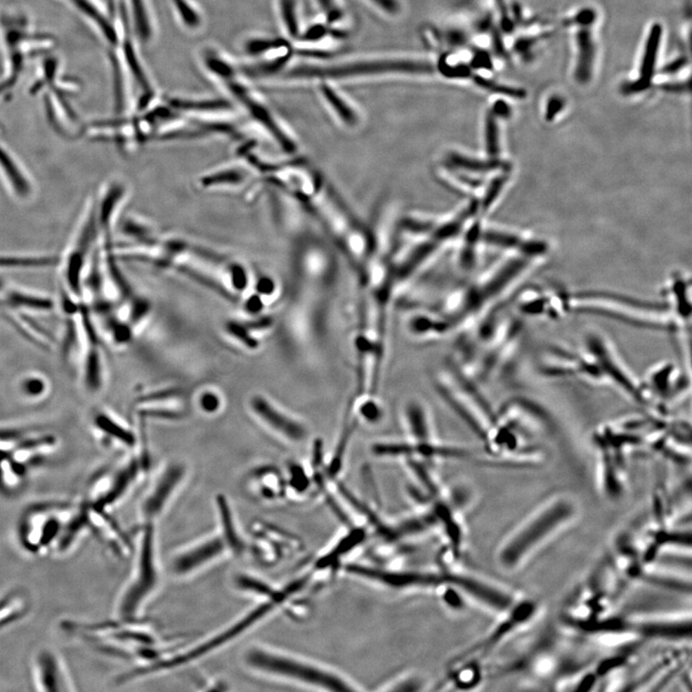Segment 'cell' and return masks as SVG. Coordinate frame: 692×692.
Returning <instances> with one entry per match:
<instances>
[{
    "instance_id": "b9f144b4",
    "label": "cell",
    "mask_w": 692,
    "mask_h": 692,
    "mask_svg": "<svg viewBox=\"0 0 692 692\" xmlns=\"http://www.w3.org/2000/svg\"><path fill=\"white\" fill-rule=\"evenodd\" d=\"M373 1L382 7L386 12L396 13L398 11V4L396 0H373Z\"/></svg>"
},
{
    "instance_id": "83f0119b",
    "label": "cell",
    "mask_w": 692,
    "mask_h": 692,
    "mask_svg": "<svg viewBox=\"0 0 692 692\" xmlns=\"http://www.w3.org/2000/svg\"><path fill=\"white\" fill-rule=\"evenodd\" d=\"M174 4L178 10L185 25L190 28L197 27L200 25V20L197 13L190 6L186 0H174Z\"/></svg>"
},
{
    "instance_id": "e575fe53",
    "label": "cell",
    "mask_w": 692,
    "mask_h": 692,
    "mask_svg": "<svg viewBox=\"0 0 692 692\" xmlns=\"http://www.w3.org/2000/svg\"><path fill=\"white\" fill-rule=\"evenodd\" d=\"M200 406L206 412H215L221 406L218 396L213 393H205L200 398Z\"/></svg>"
},
{
    "instance_id": "cb8c5ba5",
    "label": "cell",
    "mask_w": 692,
    "mask_h": 692,
    "mask_svg": "<svg viewBox=\"0 0 692 692\" xmlns=\"http://www.w3.org/2000/svg\"><path fill=\"white\" fill-rule=\"evenodd\" d=\"M226 328L230 335L233 336L237 341H241L248 348L256 349L259 346L257 339L250 335L249 329L247 326L231 321V322H228Z\"/></svg>"
},
{
    "instance_id": "52a82bcc",
    "label": "cell",
    "mask_w": 692,
    "mask_h": 692,
    "mask_svg": "<svg viewBox=\"0 0 692 692\" xmlns=\"http://www.w3.org/2000/svg\"><path fill=\"white\" fill-rule=\"evenodd\" d=\"M233 543L218 526V531L178 551L172 558L171 568L176 578H188L226 557H240Z\"/></svg>"
},
{
    "instance_id": "f6af8a7d",
    "label": "cell",
    "mask_w": 692,
    "mask_h": 692,
    "mask_svg": "<svg viewBox=\"0 0 692 692\" xmlns=\"http://www.w3.org/2000/svg\"><path fill=\"white\" fill-rule=\"evenodd\" d=\"M341 18V11H339V10L335 9V8H331V9L329 10L328 12L329 22H337V20H339V18Z\"/></svg>"
},
{
    "instance_id": "7bdbcfd3",
    "label": "cell",
    "mask_w": 692,
    "mask_h": 692,
    "mask_svg": "<svg viewBox=\"0 0 692 692\" xmlns=\"http://www.w3.org/2000/svg\"><path fill=\"white\" fill-rule=\"evenodd\" d=\"M474 67H492V64H490V59L487 53L482 52V53L477 54L474 60Z\"/></svg>"
},
{
    "instance_id": "5bb4252c",
    "label": "cell",
    "mask_w": 692,
    "mask_h": 692,
    "mask_svg": "<svg viewBox=\"0 0 692 692\" xmlns=\"http://www.w3.org/2000/svg\"><path fill=\"white\" fill-rule=\"evenodd\" d=\"M576 44L578 49L574 77L581 84H587L592 79L595 60V44L592 34V23H575Z\"/></svg>"
},
{
    "instance_id": "9a60e30c",
    "label": "cell",
    "mask_w": 692,
    "mask_h": 692,
    "mask_svg": "<svg viewBox=\"0 0 692 692\" xmlns=\"http://www.w3.org/2000/svg\"><path fill=\"white\" fill-rule=\"evenodd\" d=\"M405 420L412 443H427L435 441L429 414L423 405L409 402L405 408Z\"/></svg>"
},
{
    "instance_id": "8992f818",
    "label": "cell",
    "mask_w": 692,
    "mask_h": 692,
    "mask_svg": "<svg viewBox=\"0 0 692 692\" xmlns=\"http://www.w3.org/2000/svg\"><path fill=\"white\" fill-rule=\"evenodd\" d=\"M584 346L597 368L603 385L612 386L625 398L642 406H652V399L644 383L636 379L607 337L592 332L587 335Z\"/></svg>"
},
{
    "instance_id": "f35d334b",
    "label": "cell",
    "mask_w": 692,
    "mask_h": 692,
    "mask_svg": "<svg viewBox=\"0 0 692 692\" xmlns=\"http://www.w3.org/2000/svg\"><path fill=\"white\" fill-rule=\"evenodd\" d=\"M325 28L322 25H315L307 31L306 34L303 37V40L318 41L320 38H322L325 35Z\"/></svg>"
},
{
    "instance_id": "603a6c76",
    "label": "cell",
    "mask_w": 692,
    "mask_h": 692,
    "mask_svg": "<svg viewBox=\"0 0 692 692\" xmlns=\"http://www.w3.org/2000/svg\"><path fill=\"white\" fill-rule=\"evenodd\" d=\"M323 93H325V98L334 109L338 112L339 117L344 119V122H349V124H353L355 122V115L353 112L350 110L349 107L346 105V103L336 95L335 91L332 90V89L327 87V86H323L322 87Z\"/></svg>"
},
{
    "instance_id": "3957f363",
    "label": "cell",
    "mask_w": 692,
    "mask_h": 692,
    "mask_svg": "<svg viewBox=\"0 0 692 692\" xmlns=\"http://www.w3.org/2000/svg\"><path fill=\"white\" fill-rule=\"evenodd\" d=\"M287 604L288 600L285 595L273 599L258 601L252 610L245 612L244 615L237 618L233 622L224 626L221 630L211 634L209 638L195 642L192 646L185 647V649L172 650L163 659L133 670L130 673V679L136 680L164 671L176 670L208 657L209 655L223 649L226 645L232 644L247 634Z\"/></svg>"
},
{
    "instance_id": "bcb514c9",
    "label": "cell",
    "mask_w": 692,
    "mask_h": 692,
    "mask_svg": "<svg viewBox=\"0 0 692 692\" xmlns=\"http://www.w3.org/2000/svg\"><path fill=\"white\" fill-rule=\"evenodd\" d=\"M684 64H685V60H678V61H675L674 63H672V64L668 65L665 70H667V72H677L678 70H680L681 67L684 66Z\"/></svg>"
},
{
    "instance_id": "7c38bea8",
    "label": "cell",
    "mask_w": 692,
    "mask_h": 692,
    "mask_svg": "<svg viewBox=\"0 0 692 692\" xmlns=\"http://www.w3.org/2000/svg\"><path fill=\"white\" fill-rule=\"evenodd\" d=\"M662 27L659 23H655L650 30L648 38L642 56L641 67H639V78L634 82L624 87V93H638L647 90L651 85L655 69H656L658 53H659L660 40H662Z\"/></svg>"
},
{
    "instance_id": "74e56055",
    "label": "cell",
    "mask_w": 692,
    "mask_h": 692,
    "mask_svg": "<svg viewBox=\"0 0 692 692\" xmlns=\"http://www.w3.org/2000/svg\"><path fill=\"white\" fill-rule=\"evenodd\" d=\"M148 307L145 303H136L134 306H133L131 313H130V320H131V322L135 325V323H137L138 321L142 320V318L146 315V313H148Z\"/></svg>"
},
{
    "instance_id": "d590c367",
    "label": "cell",
    "mask_w": 692,
    "mask_h": 692,
    "mask_svg": "<svg viewBox=\"0 0 692 692\" xmlns=\"http://www.w3.org/2000/svg\"><path fill=\"white\" fill-rule=\"evenodd\" d=\"M563 108V100L559 96H553L549 99L547 104V113H545V119L547 121H552L555 119L556 116L561 111Z\"/></svg>"
},
{
    "instance_id": "8d00e7d4",
    "label": "cell",
    "mask_w": 692,
    "mask_h": 692,
    "mask_svg": "<svg viewBox=\"0 0 692 692\" xmlns=\"http://www.w3.org/2000/svg\"><path fill=\"white\" fill-rule=\"evenodd\" d=\"M441 72L450 77H467L470 75L469 67L466 66H459L455 67H448V65H443L440 67Z\"/></svg>"
},
{
    "instance_id": "4fadbf2b",
    "label": "cell",
    "mask_w": 692,
    "mask_h": 692,
    "mask_svg": "<svg viewBox=\"0 0 692 692\" xmlns=\"http://www.w3.org/2000/svg\"><path fill=\"white\" fill-rule=\"evenodd\" d=\"M30 611V595L25 590L15 587L0 595V633L25 620Z\"/></svg>"
},
{
    "instance_id": "4dcf8cb0",
    "label": "cell",
    "mask_w": 692,
    "mask_h": 692,
    "mask_svg": "<svg viewBox=\"0 0 692 692\" xmlns=\"http://www.w3.org/2000/svg\"><path fill=\"white\" fill-rule=\"evenodd\" d=\"M140 414L145 417L159 419H179L182 417L181 412L171 411V410L161 409H145L140 411Z\"/></svg>"
},
{
    "instance_id": "f546056e",
    "label": "cell",
    "mask_w": 692,
    "mask_h": 692,
    "mask_svg": "<svg viewBox=\"0 0 692 692\" xmlns=\"http://www.w3.org/2000/svg\"><path fill=\"white\" fill-rule=\"evenodd\" d=\"M485 130H487L488 150L490 153L496 154L498 151V128L495 114L488 115Z\"/></svg>"
},
{
    "instance_id": "484cf974",
    "label": "cell",
    "mask_w": 692,
    "mask_h": 692,
    "mask_svg": "<svg viewBox=\"0 0 692 692\" xmlns=\"http://www.w3.org/2000/svg\"><path fill=\"white\" fill-rule=\"evenodd\" d=\"M289 474H291L289 485L294 488L295 492L302 493L309 488L310 480L302 466H299V464H292L289 467Z\"/></svg>"
},
{
    "instance_id": "ffe728a7",
    "label": "cell",
    "mask_w": 692,
    "mask_h": 692,
    "mask_svg": "<svg viewBox=\"0 0 692 692\" xmlns=\"http://www.w3.org/2000/svg\"><path fill=\"white\" fill-rule=\"evenodd\" d=\"M58 263L56 257H13L1 256L0 268H30V266H53Z\"/></svg>"
},
{
    "instance_id": "1f68e13d",
    "label": "cell",
    "mask_w": 692,
    "mask_h": 692,
    "mask_svg": "<svg viewBox=\"0 0 692 692\" xmlns=\"http://www.w3.org/2000/svg\"><path fill=\"white\" fill-rule=\"evenodd\" d=\"M207 65L209 69L211 72H215L218 77L230 78L233 74L232 67H230L229 65H227L226 63L218 58H209L207 60Z\"/></svg>"
},
{
    "instance_id": "7dc6e473",
    "label": "cell",
    "mask_w": 692,
    "mask_h": 692,
    "mask_svg": "<svg viewBox=\"0 0 692 692\" xmlns=\"http://www.w3.org/2000/svg\"><path fill=\"white\" fill-rule=\"evenodd\" d=\"M299 54L304 55V56L323 57V58H325V57L328 56V55L325 53V52H318V51H299Z\"/></svg>"
},
{
    "instance_id": "d6a6232c",
    "label": "cell",
    "mask_w": 692,
    "mask_h": 692,
    "mask_svg": "<svg viewBox=\"0 0 692 692\" xmlns=\"http://www.w3.org/2000/svg\"><path fill=\"white\" fill-rule=\"evenodd\" d=\"M180 394H181V391L177 390V389H167V390L155 391V393L148 394V396H143V398H140V401H163L166 400V399L174 398L175 396H180Z\"/></svg>"
},
{
    "instance_id": "836d02e7",
    "label": "cell",
    "mask_w": 692,
    "mask_h": 692,
    "mask_svg": "<svg viewBox=\"0 0 692 692\" xmlns=\"http://www.w3.org/2000/svg\"><path fill=\"white\" fill-rule=\"evenodd\" d=\"M279 46L280 44L278 41L255 40L248 43L247 48L250 54L256 55L263 53V52L270 51V49L277 48Z\"/></svg>"
},
{
    "instance_id": "ee69618b",
    "label": "cell",
    "mask_w": 692,
    "mask_h": 692,
    "mask_svg": "<svg viewBox=\"0 0 692 692\" xmlns=\"http://www.w3.org/2000/svg\"><path fill=\"white\" fill-rule=\"evenodd\" d=\"M262 308V302H261V300L258 299V297H252V299H250L247 305V309L252 313L260 312Z\"/></svg>"
},
{
    "instance_id": "60d3db41",
    "label": "cell",
    "mask_w": 692,
    "mask_h": 692,
    "mask_svg": "<svg viewBox=\"0 0 692 692\" xmlns=\"http://www.w3.org/2000/svg\"><path fill=\"white\" fill-rule=\"evenodd\" d=\"M273 325V320L268 318H260V320L252 321V322L248 323L247 327L248 329H254V330H262V329H266L270 327Z\"/></svg>"
},
{
    "instance_id": "44dd1931",
    "label": "cell",
    "mask_w": 692,
    "mask_h": 692,
    "mask_svg": "<svg viewBox=\"0 0 692 692\" xmlns=\"http://www.w3.org/2000/svg\"><path fill=\"white\" fill-rule=\"evenodd\" d=\"M474 80L480 87L492 91V93H500V95L514 98H524L526 96V91L522 90V89L500 84V83L493 82L492 80L485 79V78L481 77H475Z\"/></svg>"
},
{
    "instance_id": "7402d4cb",
    "label": "cell",
    "mask_w": 692,
    "mask_h": 692,
    "mask_svg": "<svg viewBox=\"0 0 692 692\" xmlns=\"http://www.w3.org/2000/svg\"><path fill=\"white\" fill-rule=\"evenodd\" d=\"M132 5L138 33L140 34L143 40H148L150 37L151 31L145 4H143V0H132Z\"/></svg>"
},
{
    "instance_id": "30bf717a",
    "label": "cell",
    "mask_w": 692,
    "mask_h": 692,
    "mask_svg": "<svg viewBox=\"0 0 692 692\" xmlns=\"http://www.w3.org/2000/svg\"><path fill=\"white\" fill-rule=\"evenodd\" d=\"M184 475V467L174 464L159 478L155 487L141 504L140 518L142 523L154 524L161 518Z\"/></svg>"
},
{
    "instance_id": "f1b7e54d",
    "label": "cell",
    "mask_w": 692,
    "mask_h": 692,
    "mask_svg": "<svg viewBox=\"0 0 692 692\" xmlns=\"http://www.w3.org/2000/svg\"><path fill=\"white\" fill-rule=\"evenodd\" d=\"M107 329L111 332L114 341L117 344H126L132 338L131 328L124 323L119 322V321H107Z\"/></svg>"
},
{
    "instance_id": "7a4b0ae2",
    "label": "cell",
    "mask_w": 692,
    "mask_h": 692,
    "mask_svg": "<svg viewBox=\"0 0 692 692\" xmlns=\"http://www.w3.org/2000/svg\"><path fill=\"white\" fill-rule=\"evenodd\" d=\"M248 670L263 677L323 691H356L353 681L307 658L263 644H253L242 655Z\"/></svg>"
},
{
    "instance_id": "9c48e42d",
    "label": "cell",
    "mask_w": 692,
    "mask_h": 692,
    "mask_svg": "<svg viewBox=\"0 0 692 692\" xmlns=\"http://www.w3.org/2000/svg\"><path fill=\"white\" fill-rule=\"evenodd\" d=\"M432 65L424 62L380 61L356 63L344 66L320 67H300L289 72L294 77L343 78L353 75L375 74L386 72L430 73Z\"/></svg>"
},
{
    "instance_id": "ab89813d",
    "label": "cell",
    "mask_w": 692,
    "mask_h": 692,
    "mask_svg": "<svg viewBox=\"0 0 692 692\" xmlns=\"http://www.w3.org/2000/svg\"><path fill=\"white\" fill-rule=\"evenodd\" d=\"M492 113L495 116L508 117L511 115V109L508 104L504 101H497L493 106Z\"/></svg>"
},
{
    "instance_id": "8fae6325",
    "label": "cell",
    "mask_w": 692,
    "mask_h": 692,
    "mask_svg": "<svg viewBox=\"0 0 692 692\" xmlns=\"http://www.w3.org/2000/svg\"><path fill=\"white\" fill-rule=\"evenodd\" d=\"M253 411L256 412L261 419L268 423L277 432L282 433L285 437L288 438L292 441H302L306 438L307 432L304 426L299 422H295L291 417L282 414L278 410L274 408L273 405L268 403L265 398L261 396H255L252 400Z\"/></svg>"
},
{
    "instance_id": "277c9868",
    "label": "cell",
    "mask_w": 692,
    "mask_h": 692,
    "mask_svg": "<svg viewBox=\"0 0 692 692\" xmlns=\"http://www.w3.org/2000/svg\"><path fill=\"white\" fill-rule=\"evenodd\" d=\"M155 524L143 523L132 539L133 566L115 605L116 618L140 620L160 584Z\"/></svg>"
},
{
    "instance_id": "ba28073f",
    "label": "cell",
    "mask_w": 692,
    "mask_h": 692,
    "mask_svg": "<svg viewBox=\"0 0 692 692\" xmlns=\"http://www.w3.org/2000/svg\"><path fill=\"white\" fill-rule=\"evenodd\" d=\"M30 672L31 681L37 691H77V683L69 665L56 650L48 647L39 649L31 660Z\"/></svg>"
},
{
    "instance_id": "5b68a950",
    "label": "cell",
    "mask_w": 692,
    "mask_h": 692,
    "mask_svg": "<svg viewBox=\"0 0 692 692\" xmlns=\"http://www.w3.org/2000/svg\"><path fill=\"white\" fill-rule=\"evenodd\" d=\"M574 513L573 504L566 498L548 504L507 540L498 554L501 565L507 568L518 566L540 543L569 521Z\"/></svg>"
},
{
    "instance_id": "4316f807",
    "label": "cell",
    "mask_w": 692,
    "mask_h": 692,
    "mask_svg": "<svg viewBox=\"0 0 692 692\" xmlns=\"http://www.w3.org/2000/svg\"><path fill=\"white\" fill-rule=\"evenodd\" d=\"M294 0H282L281 10L283 15L284 22L286 23L289 34L292 36H297L299 33V26H297L296 17H295Z\"/></svg>"
},
{
    "instance_id": "d4e9b609",
    "label": "cell",
    "mask_w": 692,
    "mask_h": 692,
    "mask_svg": "<svg viewBox=\"0 0 692 692\" xmlns=\"http://www.w3.org/2000/svg\"><path fill=\"white\" fill-rule=\"evenodd\" d=\"M124 52L125 58H126L128 66H129L130 69H131L133 75H134L136 79H137L138 82L140 83L143 88H150V83H148V79H146L145 73H143L142 67H141L140 64H138L137 57H136L135 52L133 51L131 44L125 43Z\"/></svg>"
},
{
    "instance_id": "e0dca14e",
    "label": "cell",
    "mask_w": 692,
    "mask_h": 692,
    "mask_svg": "<svg viewBox=\"0 0 692 692\" xmlns=\"http://www.w3.org/2000/svg\"><path fill=\"white\" fill-rule=\"evenodd\" d=\"M51 386L46 376L38 372L22 375L18 382V391L23 400L36 403L48 398Z\"/></svg>"
},
{
    "instance_id": "c3c4849f",
    "label": "cell",
    "mask_w": 692,
    "mask_h": 692,
    "mask_svg": "<svg viewBox=\"0 0 692 692\" xmlns=\"http://www.w3.org/2000/svg\"><path fill=\"white\" fill-rule=\"evenodd\" d=\"M318 1H320L321 6L328 10V11L331 8H333L332 7V0H318Z\"/></svg>"
},
{
    "instance_id": "ac0fdd59",
    "label": "cell",
    "mask_w": 692,
    "mask_h": 692,
    "mask_svg": "<svg viewBox=\"0 0 692 692\" xmlns=\"http://www.w3.org/2000/svg\"><path fill=\"white\" fill-rule=\"evenodd\" d=\"M93 424L96 430L104 433L107 437L113 438L114 440L121 441L122 443L128 446L135 445L134 433L125 429L105 412H98L93 417Z\"/></svg>"
},
{
    "instance_id": "6da1fadb",
    "label": "cell",
    "mask_w": 692,
    "mask_h": 692,
    "mask_svg": "<svg viewBox=\"0 0 692 692\" xmlns=\"http://www.w3.org/2000/svg\"><path fill=\"white\" fill-rule=\"evenodd\" d=\"M18 545L32 557L67 555L90 536L82 500L30 504L15 527Z\"/></svg>"
},
{
    "instance_id": "2e32d148",
    "label": "cell",
    "mask_w": 692,
    "mask_h": 692,
    "mask_svg": "<svg viewBox=\"0 0 692 692\" xmlns=\"http://www.w3.org/2000/svg\"><path fill=\"white\" fill-rule=\"evenodd\" d=\"M484 240L488 244L498 245L501 247L514 248V249H518L519 252H523L524 254L530 256L543 254L547 249V245L544 242H525L514 235L498 233V232L485 233Z\"/></svg>"
},
{
    "instance_id": "d6986e66",
    "label": "cell",
    "mask_w": 692,
    "mask_h": 692,
    "mask_svg": "<svg viewBox=\"0 0 692 692\" xmlns=\"http://www.w3.org/2000/svg\"><path fill=\"white\" fill-rule=\"evenodd\" d=\"M5 305L10 308H20V309L33 310L37 312H51L54 304L51 299L26 294L22 292H10L5 297Z\"/></svg>"
}]
</instances>
